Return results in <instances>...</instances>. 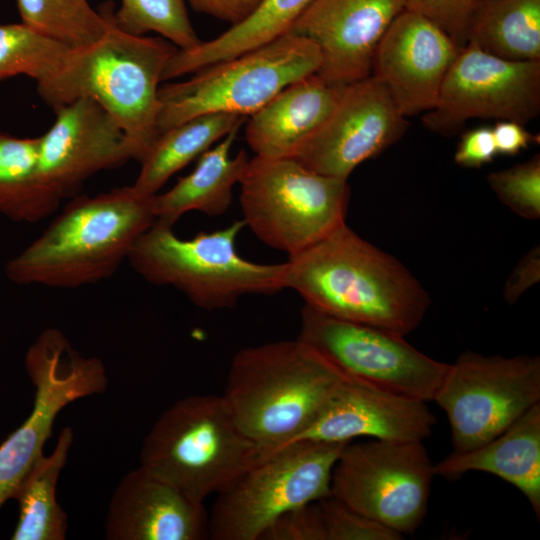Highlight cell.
Wrapping results in <instances>:
<instances>
[{
  "instance_id": "6da1fadb",
  "label": "cell",
  "mask_w": 540,
  "mask_h": 540,
  "mask_svg": "<svg viewBox=\"0 0 540 540\" xmlns=\"http://www.w3.org/2000/svg\"><path fill=\"white\" fill-rule=\"evenodd\" d=\"M286 288L328 316L402 335L423 321L431 300L396 258L346 223L288 259Z\"/></svg>"
},
{
  "instance_id": "7a4b0ae2",
  "label": "cell",
  "mask_w": 540,
  "mask_h": 540,
  "mask_svg": "<svg viewBox=\"0 0 540 540\" xmlns=\"http://www.w3.org/2000/svg\"><path fill=\"white\" fill-rule=\"evenodd\" d=\"M153 196L131 186L74 196L43 233L9 260L17 285L78 288L110 278L156 221Z\"/></svg>"
},
{
  "instance_id": "3957f363",
  "label": "cell",
  "mask_w": 540,
  "mask_h": 540,
  "mask_svg": "<svg viewBox=\"0 0 540 540\" xmlns=\"http://www.w3.org/2000/svg\"><path fill=\"white\" fill-rule=\"evenodd\" d=\"M348 377L298 338L274 341L234 355L222 397L262 458L308 427Z\"/></svg>"
},
{
  "instance_id": "277c9868",
  "label": "cell",
  "mask_w": 540,
  "mask_h": 540,
  "mask_svg": "<svg viewBox=\"0 0 540 540\" xmlns=\"http://www.w3.org/2000/svg\"><path fill=\"white\" fill-rule=\"evenodd\" d=\"M108 28L97 41L70 49L60 66L37 82L53 110L78 98L99 103L121 125L141 161L158 136V90L164 68L178 49L165 38L132 35Z\"/></svg>"
},
{
  "instance_id": "5b68a950",
  "label": "cell",
  "mask_w": 540,
  "mask_h": 540,
  "mask_svg": "<svg viewBox=\"0 0 540 540\" xmlns=\"http://www.w3.org/2000/svg\"><path fill=\"white\" fill-rule=\"evenodd\" d=\"M222 396L178 400L157 419L140 452V466L197 504L219 493L260 459Z\"/></svg>"
},
{
  "instance_id": "8992f818",
  "label": "cell",
  "mask_w": 540,
  "mask_h": 540,
  "mask_svg": "<svg viewBox=\"0 0 540 540\" xmlns=\"http://www.w3.org/2000/svg\"><path fill=\"white\" fill-rule=\"evenodd\" d=\"M242 220L182 239L156 220L135 242L127 261L146 281L172 286L205 310L234 307L245 295H273L286 288L287 263L260 264L242 258L236 239Z\"/></svg>"
},
{
  "instance_id": "52a82bcc",
  "label": "cell",
  "mask_w": 540,
  "mask_h": 540,
  "mask_svg": "<svg viewBox=\"0 0 540 540\" xmlns=\"http://www.w3.org/2000/svg\"><path fill=\"white\" fill-rule=\"evenodd\" d=\"M239 183L246 226L289 258L345 223L347 179L316 173L293 157L255 156Z\"/></svg>"
},
{
  "instance_id": "ba28073f",
  "label": "cell",
  "mask_w": 540,
  "mask_h": 540,
  "mask_svg": "<svg viewBox=\"0 0 540 540\" xmlns=\"http://www.w3.org/2000/svg\"><path fill=\"white\" fill-rule=\"evenodd\" d=\"M321 60L312 41L289 32L266 46L205 67L187 80L164 84L158 90V135L203 114L248 117L291 83L317 73Z\"/></svg>"
},
{
  "instance_id": "9c48e42d",
  "label": "cell",
  "mask_w": 540,
  "mask_h": 540,
  "mask_svg": "<svg viewBox=\"0 0 540 540\" xmlns=\"http://www.w3.org/2000/svg\"><path fill=\"white\" fill-rule=\"evenodd\" d=\"M349 442L303 441L259 459L216 494L214 540H258L283 514L330 495L334 465Z\"/></svg>"
},
{
  "instance_id": "30bf717a",
  "label": "cell",
  "mask_w": 540,
  "mask_h": 540,
  "mask_svg": "<svg viewBox=\"0 0 540 540\" xmlns=\"http://www.w3.org/2000/svg\"><path fill=\"white\" fill-rule=\"evenodd\" d=\"M434 476L422 441L349 442L334 465L330 495L404 536L426 516Z\"/></svg>"
},
{
  "instance_id": "8fae6325",
  "label": "cell",
  "mask_w": 540,
  "mask_h": 540,
  "mask_svg": "<svg viewBox=\"0 0 540 540\" xmlns=\"http://www.w3.org/2000/svg\"><path fill=\"white\" fill-rule=\"evenodd\" d=\"M446 413L454 453L475 449L540 403L538 356L462 353L433 399Z\"/></svg>"
},
{
  "instance_id": "7c38bea8",
  "label": "cell",
  "mask_w": 540,
  "mask_h": 540,
  "mask_svg": "<svg viewBox=\"0 0 540 540\" xmlns=\"http://www.w3.org/2000/svg\"><path fill=\"white\" fill-rule=\"evenodd\" d=\"M25 368L35 388L34 403L26 420L0 445V509L43 455L60 411L108 385L101 359L82 356L54 327L43 330L28 348Z\"/></svg>"
},
{
  "instance_id": "4fadbf2b",
  "label": "cell",
  "mask_w": 540,
  "mask_h": 540,
  "mask_svg": "<svg viewBox=\"0 0 540 540\" xmlns=\"http://www.w3.org/2000/svg\"><path fill=\"white\" fill-rule=\"evenodd\" d=\"M298 339L347 376L424 402L433 401L449 366L413 347L400 333L337 319L306 305Z\"/></svg>"
},
{
  "instance_id": "5bb4252c",
  "label": "cell",
  "mask_w": 540,
  "mask_h": 540,
  "mask_svg": "<svg viewBox=\"0 0 540 540\" xmlns=\"http://www.w3.org/2000/svg\"><path fill=\"white\" fill-rule=\"evenodd\" d=\"M540 112V60L509 61L472 43L461 48L423 124L451 136L474 118L528 123Z\"/></svg>"
},
{
  "instance_id": "9a60e30c",
  "label": "cell",
  "mask_w": 540,
  "mask_h": 540,
  "mask_svg": "<svg viewBox=\"0 0 540 540\" xmlns=\"http://www.w3.org/2000/svg\"><path fill=\"white\" fill-rule=\"evenodd\" d=\"M408 124L385 85L371 75L343 88L333 111L292 157L316 173L348 179L397 142Z\"/></svg>"
},
{
  "instance_id": "2e32d148",
  "label": "cell",
  "mask_w": 540,
  "mask_h": 540,
  "mask_svg": "<svg viewBox=\"0 0 540 540\" xmlns=\"http://www.w3.org/2000/svg\"><path fill=\"white\" fill-rule=\"evenodd\" d=\"M54 111V123L39 136V175L60 202L95 173L135 159L124 129L96 101L78 98Z\"/></svg>"
},
{
  "instance_id": "e0dca14e",
  "label": "cell",
  "mask_w": 540,
  "mask_h": 540,
  "mask_svg": "<svg viewBox=\"0 0 540 540\" xmlns=\"http://www.w3.org/2000/svg\"><path fill=\"white\" fill-rule=\"evenodd\" d=\"M405 0H313L291 31L321 54L317 74L345 87L372 75L376 48Z\"/></svg>"
},
{
  "instance_id": "ac0fdd59",
  "label": "cell",
  "mask_w": 540,
  "mask_h": 540,
  "mask_svg": "<svg viewBox=\"0 0 540 540\" xmlns=\"http://www.w3.org/2000/svg\"><path fill=\"white\" fill-rule=\"evenodd\" d=\"M459 48L426 17L404 9L382 36L372 72L407 117L432 110Z\"/></svg>"
},
{
  "instance_id": "d6986e66",
  "label": "cell",
  "mask_w": 540,
  "mask_h": 540,
  "mask_svg": "<svg viewBox=\"0 0 540 540\" xmlns=\"http://www.w3.org/2000/svg\"><path fill=\"white\" fill-rule=\"evenodd\" d=\"M435 423L427 402L348 377L308 427L270 453L303 441L352 442L359 437L423 441Z\"/></svg>"
},
{
  "instance_id": "ffe728a7",
  "label": "cell",
  "mask_w": 540,
  "mask_h": 540,
  "mask_svg": "<svg viewBox=\"0 0 540 540\" xmlns=\"http://www.w3.org/2000/svg\"><path fill=\"white\" fill-rule=\"evenodd\" d=\"M105 531L109 540H200L209 536L204 504L191 501L141 466L118 483Z\"/></svg>"
},
{
  "instance_id": "44dd1931",
  "label": "cell",
  "mask_w": 540,
  "mask_h": 540,
  "mask_svg": "<svg viewBox=\"0 0 540 540\" xmlns=\"http://www.w3.org/2000/svg\"><path fill=\"white\" fill-rule=\"evenodd\" d=\"M343 88L315 73L282 89L247 122L245 136L255 156L292 157L333 111Z\"/></svg>"
},
{
  "instance_id": "7402d4cb",
  "label": "cell",
  "mask_w": 540,
  "mask_h": 540,
  "mask_svg": "<svg viewBox=\"0 0 540 540\" xmlns=\"http://www.w3.org/2000/svg\"><path fill=\"white\" fill-rule=\"evenodd\" d=\"M495 475L517 488L540 515V403L504 432L463 453L434 464L435 475L455 480L467 472Z\"/></svg>"
},
{
  "instance_id": "603a6c76",
  "label": "cell",
  "mask_w": 540,
  "mask_h": 540,
  "mask_svg": "<svg viewBox=\"0 0 540 540\" xmlns=\"http://www.w3.org/2000/svg\"><path fill=\"white\" fill-rule=\"evenodd\" d=\"M239 128H234L217 145L204 152L190 174L179 178L168 191L152 197L156 220L174 226L189 211L211 217L227 211L232 202L233 187L239 183L249 162L244 150L234 157L230 154Z\"/></svg>"
},
{
  "instance_id": "cb8c5ba5",
  "label": "cell",
  "mask_w": 540,
  "mask_h": 540,
  "mask_svg": "<svg viewBox=\"0 0 540 540\" xmlns=\"http://www.w3.org/2000/svg\"><path fill=\"white\" fill-rule=\"evenodd\" d=\"M313 0H261L243 20L213 40L190 50L177 49L168 60L162 81L195 73L215 63L266 46L289 33Z\"/></svg>"
},
{
  "instance_id": "d4e9b609",
  "label": "cell",
  "mask_w": 540,
  "mask_h": 540,
  "mask_svg": "<svg viewBox=\"0 0 540 540\" xmlns=\"http://www.w3.org/2000/svg\"><path fill=\"white\" fill-rule=\"evenodd\" d=\"M246 118L229 113L203 114L160 133L141 159L132 187L140 195H156L176 172L240 127Z\"/></svg>"
},
{
  "instance_id": "484cf974",
  "label": "cell",
  "mask_w": 540,
  "mask_h": 540,
  "mask_svg": "<svg viewBox=\"0 0 540 540\" xmlns=\"http://www.w3.org/2000/svg\"><path fill=\"white\" fill-rule=\"evenodd\" d=\"M73 442L70 427H64L53 452L44 454L19 483L13 499L19 506V518L12 533L13 540H63L68 520L56 499L59 475L66 464Z\"/></svg>"
},
{
  "instance_id": "4316f807",
  "label": "cell",
  "mask_w": 540,
  "mask_h": 540,
  "mask_svg": "<svg viewBox=\"0 0 540 540\" xmlns=\"http://www.w3.org/2000/svg\"><path fill=\"white\" fill-rule=\"evenodd\" d=\"M467 43L504 60H540V0H479Z\"/></svg>"
},
{
  "instance_id": "83f0119b",
  "label": "cell",
  "mask_w": 540,
  "mask_h": 540,
  "mask_svg": "<svg viewBox=\"0 0 540 540\" xmlns=\"http://www.w3.org/2000/svg\"><path fill=\"white\" fill-rule=\"evenodd\" d=\"M59 205L39 175V137L0 130V214L18 223H37Z\"/></svg>"
},
{
  "instance_id": "f1b7e54d",
  "label": "cell",
  "mask_w": 540,
  "mask_h": 540,
  "mask_svg": "<svg viewBox=\"0 0 540 540\" xmlns=\"http://www.w3.org/2000/svg\"><path fill=\"white\" fill-rule=\"evenodd\" d=\"M21 22L69 49L92 44L106 32L105 12L88 0H16Z\"/></svg>"
},
{
  "instance_id": "f546056e",
  "label": "cell",
  "mask_w": 540,
  "mask_h": 540,
  "mask_svg": "<svg viewBox=\"0 0 540 540\" xmlns=\"http://www.w3.org/2000/svg\"><path fill=\"white\" fill-rule=\"evenodd\" d=\"M108 14L118 29L139 36L155 32L180 50H190L201 42L184 0H121L115 12L108 4Z\"/></svg>"
},
{
  "instance_id": "4dcf8cb0",
  "label": "cell",
  "mask_w": 540,
  "mask_h": 540,
  "mask_svg": "<svg viewBox=\"0 0 540 540\" xmlns=\"http://www.w3.org/2000/svg\"><path fill=\"white\" fill-rule=\"evenodd\" d=\"M69 50L22 22L0 24V81L25 75L39 82L60 66Z\"/></svg>"
},
{
  "instance_id": "1f68e13d",
  "label": "cell",
  "mask_w": 540,
  "mask_h": 540,
  "mask_svg": "<svg viewBox=\"0 0 540 540\" xmlns=\"http://www.w3.org/2000/svg\"><path fill=\"white\" fill-rule=\"evenodd\" d=\"M487 182L501 202L518 216L531 220L540 217L539 154L508 169L490 173Z\"/></svg>"
},
{
  "instance_id": "d6a6232c",
  "label": "cell",
  "mask_w": 540,
  "mask_h": 540,
  "mask_svg": "<svg viewBox=\"0 0 540 540\" xmlns=\"http://www.w3.org/2000/svg\"><path fill=\"white\" fill-rule=\"evenodd\" d=\"M324 540H400L403 536L358 513L332 495L318 500Z\"/></svg>"
},
{
  "instance_id": "836d02e7",
  "label": "cell",
  "mask_w": 540,
  "mask_h": 540,
  "mask_svg": "<svg viewBox=\"0 0 540 540\" xmlns=\"http://www.w3.org/2000/svg\"><path fill=\"white\" fill-rule=\"evenodd\" d=\"M479 0H405L416 12L442 29L459 47L467 43L468 28Z\"/></svg>"
},
{
  "instance_id": "e575fe53",
  "label": "cell",
  "mask_w": 540,
  "mask_h": 540,
  "mask_svg": "<svg viewBox=\"0 0 540 540\" xmlns=\"http://www.w3.org/2000/svg\"><path fill=\"white\" fill-rule=\"evenodd\" d=\"M263 540H324L318 500L279 517L263 534Z\"/></svg>"
},
{
  "instance_id": "d590c367",
  "label": "cell",
  "mask_w": 540,
  "mask_h": 540,
  "mask_svg": "<svg viewBox=\"0 0 540 540\" xmlns=\"http://www.w3.org/2000/svg\"><path fill=\"white\" fill-rule=\"evenodd\" d=\"M498 155L491 127L483 126L462 134L454 161L464 168H480Z\"/></svg>"
},
{
  "instance_id": "8d00e7d4",
  "label": "cell",
  "mask_w": 540,
  "mask_h": 540,
  "mask_svg": "<svg viewBox=\"0 0 540 540\" xmlns=\"http://www.w3.org/2000/svg\"><path fill=\"white\" fill-rule=\"evenodd\" d=\"M540 280V247H533L518 262L505 282L503 297L508 304H515L525 291Z\"/></svg>"
},
{
  "instance_id": "74e56055",
  "label": "cell",
  "mask_w": 540,
  "mask_h": 540,
  "mask_svg": "<svg viewBox=\"0 0 540 540\" xmlns=\"http://www.w3.org/2000/svg\"><path fill=\"white\" fill-rule=\"evenodd\" d=\"M492 131L498 154L514 156L530 144L539 143V136L531 134L518 122L499 120Z\"/></svg>"
},
{
  "instance_id": "f35d334b",
  "label": "cell",
  "mask_w": 540,
  "mask_h": 540,
  "mask_svg": "<svg viewBox=\"0 0 540 540\" xmlns=\"http://www.w3.org/2000/svg\"><path fill=\"white\" fill-rule=\"evenodd\" d=\"M198 12L232 23L243 20L261 0H188Z\"/></svg>"
}]
</instances>
